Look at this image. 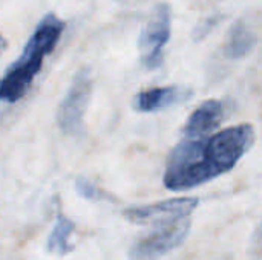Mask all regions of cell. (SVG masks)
Masks as SVG:
<instances>
[{"label": "cell", "instance_id": "1", "mask_svg": "<svg viewBox=\"0 0 262 260\" xmlns=\"http://www.w3.org/2000/svg\"><path fill=\"white\" fill-rule=\"evenodd\" d=\"M255 138L253 126L239 124L212 136L183 139L169 156L164 172L166 188L190 190L230 172L253 146Z\"/></svg>", "mask_w": 262, "mask_h": 260}, {"label": "cell", "instance_id": "2", "mask_svg": "<svg viewBox=\"0 0 262 260\" xmlns=\"http://www.w3.org/2000/svg\"><path fill=\"white\" fill-rule=\"evenodd\" d=\"M64 29V21L55 14H46L26 41L18 58L8 67L0 86V98L5 103H17L29 90L35 75L40 72L45 57L49 55Z\"/></svg>", "mask_w": 262, "mask_h": 260}, {"label": "cell", "instance_id": "3", "mask_svg": "<svg viewBox=\"0 0 262 260\" xmlns=\"http://www.w3.org/2000/svg\"><path fill=\"white\" fill-rule=\"evenodd\" d=\"M190 224V216H178L152 224L154 230L132 245L129 260H158L178 248L187 238Z\"/></svg>", "mask_w": 262, "mask_h": 260}, {"label": "cell", "instance_id": "4", "mask_svg": "<svg viewBox=\"0 0 262 260\" xmlns=\"http://www.w3.org/2000/svg\"><path fill=\"white\" fill-rule=\"evenodd\" d=\"M170 8L158 5L144 23L140 38L138 51L144 67L157 69L163 61V51L170 38Z\"/></svg>", "mask_w": 262, "mask_h": 260}, {"label": "cell", "instance_id": "5", "mask_svg": "<svg viewBox=\"0 0 262 260\" xmlns=\"http://www.w3.org/2000/svg\"><path fill=\"white\" fill-rule=\"evenodd\" d=\"M92 95V78L88 69L80 70L57 112V123L64 133L78 135L83 132L84 112Z\"/></svg>", "mask_w": 262, "mask_h": 260}, {"label": "cell", "instance_id": "6", "mask_svg": "<svg viewBox=\"0 0 262 260\" xmlns=\"http://www.w3.org/2000/svg\"><path fill=\"white\" fill-rule=\"evenodd\" d=\"M200 201L196 198H175L155 204L129 207L127 210H124V218L137 224H155L170 218L190 216Z\"/></svg>", "mask_w": 262, "mask_h": 260}, {"label": "cell", "instance_id": "7", "mask_svg": "<svg viewBox=\"0 0 262 260\" xmlns=\"http://www.w3.org/2000/svg\"><path fill=\"white\" fill-rule=\"evenodd\" d=\"M192 90L183 86H164L143 90L134 98V109L138 112H157L186 101Z\"/></svg>", "mask_w": 262, "mask_h": 260}, {"label": "cell", "instance_id": "8", "mask_svg": "<svg viewBox=\"0 0 262 260\" xmlns=\"http://www.w3.org/2000/svg\"><path fill=\"white\" fill-rule=\"evenodd\" d=\"M224 118V106L218 100H207L189 116L184 135L186 138H204L213 132Z\"/></svg>", "mask_w": 262, "mask_h": 260}, {"label": "cell", "instance_id": "9", "mask_svg": "<svg viewBox=\"0 0 262 260\" xmlns=\"http://www.w3.org/2000/svg\"><path fill=\"white\" fill-rule=\"evenodd\" d=\"M74 231V222L68 219L63 213L57 215V222L48 238L46 248L49 253L57 256H64L72 251V244L69 242V238Z\"/></svg>", "mask_w": 262, "mask_h": 260}, {"label": "cell", "instance_id": "10", "mask_svg": "<svg viewBox=\"0 0 262 260\" xmlns=\"http://www.w3.org/2000/svg\"><path fill=\"white\" fill-rule=\"evenodd\" d=\"M252 46H253L252 34L243 25L235 26L227 41V54L233 58H239L246 55L252 49Z\"/></svg>", "mask_w": 262, "mask_h": 260}, {"label": "cell", "instance_id": "11", "mask_svg": "<svg viewBox=\"0 0 262 260\" xmlns=\"http://www.w3.org/2000/svg\"><path fill=\"white\" fill-rule=\"evenodd\" d=\"M75 190L80 196H83L84 199H97V196L100 198V190L95 188L94 184H91L88 179L84 178H78L75 181Z\"/></svg>", "mask_w": 262, "mask_h": 260}]
</instances>
